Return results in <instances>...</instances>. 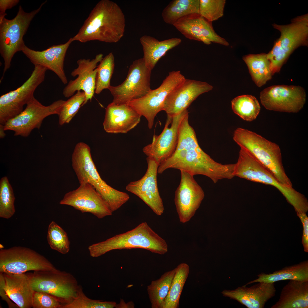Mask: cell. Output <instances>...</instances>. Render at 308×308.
<instances>
[{
  "label": "cell",
  "instance_id": "cell-1",
  "mask_svg": "<svg viewBox=\"0 0 308 308\" xmlns=\"http://www.w3.org/2000/svg\"><path fill=\"white\" fill-rule=\"evenodd\" d=\"M234 164H223L215 161L200 147L195 131L189 122V114L180 125L177 144L171 155L159 165L158 173L169 168L183 170L194 176L207 177L216 183L231 179Z\"/></svg>",
  "mask_w": 308,
  "mask_h": 308
},
{
  "label": "cell",
  "instance_id": "cell-2",
  "mask_svg": "<svg viewBox=\"0 0 308 308\" xmlns=\"http://www.w3.org/2000/svg\"><path fill=\"white\" fill-rule=\"evenodd\" d=\"M125 25V17L119 6L112 1L101 0L72 40L82 43L92 40L116 43L123 36Z\"/></svg>",
  "mask_w": 308,
  "mask_h": 308
},
{
  "label": "cell",
  "instance_id": "cell-3",
  "mask_svg": "<svg viewBox=\"0 0 308 308\" xmlns=\"http://www.w3.org/2000/svg\"><path fill=\"white\" fill-rule=\"evenodd\" d=\"M137 248L160 255L165 254L168 251L166 241L146 222L125 233L92 244L88 249L90 256L96 258L114 250Z\"/></svg>",
  "mask_w": 308,
  "mask_h": 308
},
{
  "label": "cell",
  "instance_id": "cell-4",
  "mask_svg": "<svg viewBox=\"0 0 308 308\" xmlns=\"http://www.w3.org/2000/svg\"><path fill=\"white\" fill-rule=\"evenodd\" d=\"M72 165L80 184L92 185L106 201L112 212L116 211L129 199L125 192L115 189L100 177L92 158L90 146L83 142L76 145L72 158Z\"/></svg>",
  "mask_w": 308,
  "mask_h": 308
},
{
  "label": "cell",
  "instance_id": "cell-5",
  "mask_svg": "<svg viewBox=\"0 0 308 308\" xmlns=\"http://www.w3.org/2000/svg\"><path fill=\"white\" fill-rule=\"evenodd\" d=\"M233 175L234 177L274 187L293 206L297 212H305L308 209L307 200L304 195L292 187L279 182L271 172L244 148L240 147L237 161L235 164Z\"/></svg>",
  "mask_w": 308,
  "mask_h": 308
},
{
  "label": "cell",
  "instance_id": "cell-6",
  "mask_svg": "<svg viewBox=\"0 0 308 308\" xmlns=\"http://www.w3.org/2000/svg\"><path fill=\"white\" fill-rule=\"evenodd\" d=\"M234 141L240 147L251 153L273 175L280 183L292 187L283 166L281 150L276 143L251 131L238 128L235 131Z\"/></svg>",
  "mask_w": 308,
  "mask_h": 308
},
{
  "label": "cell",
  "instance_id": "cell-7",
  "mask_svg": "<svg viewBox=\"0 0 308 308\" xmlns=\"http://www.w3.org/2000/svg\"><path fill=\"white\" fill-rule=\"evenodd\" d=\"M273 26L281 33L280 37L267 54L273 75L280 71L295 50L300 46L307 45L308 14L295 18L290 24L279 25L274 24Z\"/></svg>",
  "mask_w": 308,
  "mask_h": 308
},
{
  "label": "cell",
  "instance_id": "cell-8",
  "mask_svg": "<svg viewBox=\"0 0 308 308\" xmlns=\"http://www.w3.org/2000/svg\"><path fill=\"white\" fill-rule=\"evenodd\" d=\"M46 1L30 13L25 12L20 5L13 19L4 18L0 22V53L4 61L3 76L10 68L12 59L17 52L22 51L25 44L23 38L31 21Z\"/></svg>",
  "mask_w": 308,
  "mask_h": 308
},
{
  "label": "cell",
  "instance_id": "cell-9",
  "mask_svg": "<svg viewBox=\"0 0 308 308\" xmlns=\"http://www.w3.org/2000/svg\"><path fill=\"white\" fill-rule=\"evenodd\" d=\"M27 273L34 291L56 297L63 303L62 308L76 297L81 287L73 275L64 271H37Z\"/></svg>",
  "mask_w": 308,
  "mask_h": 308
},
{
  "label": "cell",
  "instance_id": "cell-10",
  "mask_svg": "<svg viewBox=\"0 0 308 308\" xmlns=\"http://www.w3.org/2000/svg\"><path fill=\"white\" fill-rule=\"evenodd\" d=\"M47 70L42 66H35L31 75L21 86L0 96V124L4 125L23 110L24 105L34 96L36 89L44 80Z\"/></svg>",
  "mask_w": 308,
  "mask_h": 308
},
{
  "label": "cell",
  "instance_id": "cell-11",
  "mask_svg": "<svg viewBox=\"0 0 308 308\" xmlns=\"http://www.w3.org/2000/svg\"><path fill=\"white\" fill-rule=\"evenodd\" d=\"M57 270L44 256L29 248L14 246L0 250V273L20 274Z\"/></svg>",
  "mask_w": 308,
  "mask_h": 308
},
{
  "label": "cell",
  "instance_id": "cell-12",
  "mask_svg": "<svg viewBox=\"0 0 308 308\" xmlns=\"http://www.w3.org/2000/svg\"><path fill=\"white\" fill-rule=\"evenodd\" d=\"M151 71L146 66L143 58L134 61L125 80L117 86H110L109 88L113 97L112 102L117 104H126L147 94L151 90Z\"/></svg>",
  "mask_w": 308,
  "mask_h": 308
},
{
  "label": "cell",
  "instance_id": "cell-13",
  "mask_svg": "<svg viewBox=\"0 0 308 308\" xmlns=\"http://www.w3.org/2000/svg\"><path fill=\"white\" fill-rule=\"evenodd\" d=\"M185 79L179 70L171 72L158 88L151 90L143 97L127 104L146 118L148 127L151 129L157 114L163 111V104L168 95Z\"/></svg>",
  "mask_w": 308,
  "mask_h": 308
},
{
  "label": "cell",
  "instance_id": "cell-14",
  "mask_svg": "<svg viewBox=\"0 0 308 308\" xmlns=\"http://www.w3.org/2000/svg\"><path fill=\"white\" fill-rule=\"evenodd\" d=\"M65 102L59 100L45 106L34 96L20 114L4 125V129L13 131L15 136L27 137L34 129H40L45 118L52 115H58Z\"/></svg>",
  "mask_w": 308,
  "mask_h": 308
},
{
  "label": "cell",
  "instance_id": "cell-15",
  "mask_svg": "<svg viewBox=\"0 0 308 308\" xmlns=\"http://www.w3.org/2000/svg\"><path fill=\"white\" fill-rule=\"evenodd\" d=\"M260 98L267 110L275 111L296 113L303 108L306 102L304 89L296 86H272L262 90Z\"/></svg>",
  "mask_w": 308,
  "mask_h": 308
},
{
  "label": "cell",
  "instance_id": "cell-16",
  "mask_svg": "<svg viewBox=\"0 0 308 308\" xmlns=\"http://www.w3.org/2000/svg\"><path fill=\"white\" fill-rule=\"evenodd\" d=\"M60 204L72 206L82 213H91L99 219L113 213L101 195L88 183L80 184L77 188L65 194Z\"/></svg>",
  "mask_w": 308,
  "mask_h": 308
},
{
  "label": "cell",
  "instance_id": "cell-17",
  "mask_svg": "<svg viewBox=\"0 0 308 308\" xmlns=\"http://www.w3.org/2000/svg\"><path fill=\"white\" fill-rule=\"evenodd\" d=\"M187 109L171 117L167 115L164 128L159 135H154L152 142L144 147L143 152L153 159L159 165L169 157L175 151L177 143L181 123L187 114Z\"/></svg>",
  "mask_w": 308,
  "mask_h": 308
},
{
  "label": "cell",
  "instance_id": "cell-18",
  "mask_svg": "<svg viewBox=\"0 0 308 308\" xmlns=\"http://www.w3.org/2000/svg\"><path fill=\"white\" fill-rule=\"evenodd\" d=\"M180 171L181 179L175 192L174 201L180 221L185 223L194 215L204 194L193 176L185 171Z\"/></svg>",
  "mask_w": 308,
  "mask_h": 308
},
{
  "label": "cell",
  "instance_id": "cell-19",
  "mask_svg": "<svg viewBox=\"0 0 308 308\" xmlns=\"http://www.w3.org/2000/svg\"><path fill=\"white\" fill-rule=\"evenodd\" d=\"M147 168L139 180L129 183L126 187L127 191L141 199L157 215L163 213L164 207L159 193L157 181L159 164L153 158H147Z\"/></svg>",
  "mask_w": 308,
  "mask_h": 308
},
{
  "label": "cell",
  "instance_id": "cell-20",
  "mask_svg": "<svg viewBox=\"0 0 308 308\" xmlns=\"http://www.w3.org/2000/svg\"><path fill=\"white\" fill-rule=\"evenodd\" d=\"M212 88L206 82L186 78L168 95L163 111L171 117L178 115L187 109L199 95Z\"/></svg>",
  "mask_w": 308,
  "mask_h": 308
},
{
  "label": "cell",
  "instance_id": "cell-21",
  "mask_svg": "<svg viewBox=\"0 0 308 308\" xmlns=\"http://www.w3.org/2000/svg\"><path fill=\"white\" fill-rule=\"evenodd\" d=\"M103 56V54L100 53L91 60L83 58L77 61L78 67L71 72V75L78 77L70 81L63 90L62 94L65 97L73 96L76 91L82 90L86 97L83 106L88 100H91L95 93L97 64L102 59Z\"/></svg>",
  "mask_w": 308,
  "mask_h": 308
},
{
  "label": "cell",
  "instance_id": "cell-22",
  "mask_svg": "<svg viewBox=\"0 0 308 308\" xmlns=\"http://www.w3.org/2000/svg\"><path fill=\"white\" fill-rule=\"evenodd\" d=\"M173 25L189 39L202 42L206 45L213 42L225 46L229 45L226 39L215 32L212 22L199 14H193L185 16Z\"/></svg>",
  "mask_w": 308,
  "mask_h": 308
},
{
  "label": "cell",
  "instance_id": "cell-23",
  "mask_svg": "<svg viewBox=\"0 0 308 308\" xmlns=\"http://www.w3.org/2000/svg\"><path fill=\"white\" fill-rule=\"evenodd\" d=\"M73 42L72 38L65 43L52 46L42 51L30 48L25 44L22 51L35 66H42L54 72L64 84L67 80L64 70V61L67 51Z\"/></svg>",
  "mask_w": 308,
  "mask_h": 308
},
{
  "label": "cell",
  "instance_id": "cell-24",
  "mask_svg": "<svg viewBox=\"0 0 308 308\" xmlns=\"http://www.w3.org/2000/svg\"><path fill=\"white\" fill-rule=\"evenodd\" d=\"M141 116L127 104L112 102L106 109L104 128L109 133H126L137 125Z\"/></svg>",
  "mask_w": 308,
  "mask_h": 308
},
{
  "label": "cell",
  "instance_id": "cell-25",
  "mask_svg": "<svg viewBox=\"0 0 308 308\" xmlns=\"http://www.w3.org/2000/svg\"><path fill=\"white\" fill-rule=\"evenodd\" d=\"M258 283L250 287L244 285L233 290H225L222 294L248 308H264L267 302L275 295L276 289L274 283Z\"/></svg>",
  "mask_w": 308,
  "mask_h": 308
},
{
  "label": "cell",
  "instance_id": "cell-26",
  "mask_svg": "<svg viewBox=\"0 0 308 308\" xmlns=\"http://www.w3.org/2000/svg\"><path fill=\"white\" fill-rule=\"evenodd\" d=\"M0 281L9 298L19 308L32 307L34 291L27 273H0Z\"/></svg>",
  "mask_w": 308,
  "mask_h": 308
},
{
  "label": "cell",
  "instance_id": "cell-27",
  "mask_svg": "<svg viewBox=\"0 0 308 308\" xmlns=\"http://www.w3.org/2000/svg\"><path fill=\"white\" fill-rule=\"evenodd\" d=\"M271 308H308V281L290 280Z\"/></svg>",
  "mask_w": 308,
  "mask_h": 308
},
{
  "label": "cell",
  "instance_id": "cell-28",
  "mask_svg": "<svg viewBox=\"0 0 308 308\" xmlns=\"http://www.w3.org/2000/svg\"><path fill=\"white\" fill-rule=\"evenodd\" d=\"M140 41L143 48V58L145 64L152 70L159 59L168 51L179 45L182 40L179 38H172L159 41L151 36L144 35L140 38Z\"/></svg>",
  "mask_w": 308,
  "mask_h": 308
},
{
  "label": "cell",
  "instance_id": "cell-29",
  "mask_svg": "<svg viewBox=\"0 0 308 308\" xmlns=\"http://www.w3.org/2000/svg\"><path fill=\"white\" fill-rule=\"evenodd\" d=\"M257 276V278L249 282L245 285L260 282L275 283L286 280L308 281V260L285 266L272 273H261Z\"/></svg>",
  "mask_w": 308,
  "mask_h": 308
},
{
  "label": "cell",
  "instance_id": "cell-30",
  "mask_svg": "<svg viewBox=\"0 0 308 308\" xmlns=\"http://www.w3.org/2000/svg\"><path fill=\"white\" fill-rule=\"evenodd\" d=\"M243 59L257 86L260 87L271 79L273 74L267 54H250L243 56Z\"/></svg>",
  "mask_w": 308,
  "mask_h": 308
},
{
  "label": "cell",
  "instance_id": "cell-31",
  "mask_svg": "<svg viewBox=\"0 0 308 308\" xmlns=\"http://www.w3.org/2000/svg\"><path fill=\"white\" fill-rule=\"evenodd\" d=\"M200 0H173L163 10L162 16L166 23L173 25L189 15L199 14Z\"/></svg>",
  "mask_w": 308,
  "mask_h": 308
},
{
  "label": "cell",
  "instance_id": "cell-32",
  "mask_svg": "<svg viewBox=\"0 0 308 308\" xmlns=\"http://www.w3.org/2000/svg\"><path fill=\"white\" fill-rule=\"evenodd\" d=\"M176 268L165 272L158 279L152 281L147 290L152 308H162L176 271Z\"/></svg>",
  "mask_w": 308,
  "mask_h": 308
},
{
  "label": "cell",
  "instance_id": "cell-33",
  "mask_svg": "<svg viewBox=\"0 0 308 308\" xmlns=\"http://www.w3.org/2000/svg\"><path fill=\"white\" fill-rule=\"evenodd\" d=\"M176 271L162 308H178L183 287L188 276L190 267L187 264H180Z\"/></svg>",
  "mask_w": 308,
  "mask_h": 308
},
{
  "label": "cell",
  "instance_id": "cell-34",
  "mask_svg": "<svg viewBox=\"0 0 308 308\" xmlns=\"http://www.w3.org/2000/svg\"><path fill=\"white\" fill-rule=\"evenodd\" d=\"M234 112L243 120L248 121L255 119L259 114L260 107L257 99L249 95L240 96L231 101Z\"/></svg>",
  "mask_w": 308,
  "mask_h": 308
},
{
  "label": "cell",
  "instance_id": "cell-35",
  "mask_svg": "<svg viewBox=\"0 0 308 308\" xmlns=\"http://www.w3.org/2000/svg\"><path fill=\"white\" fill-rule=\"evenodd\" d=\"M114 57L112 52L105 56L97 67L95 93L98 94L105 89H108L114 72Z\"/></svg>",
  "mask_w": 308,
  "mask_h": 308
},
{
  "label": "cell",
  "instance_id": "cell-36",
  "mask_svg": "<svg viewBox=\"0 0 308 308\" xmlns=\"http://www.w3.org/2000/svg\"><path fill=\"white\" fill-rule=\"evenodd\" d=\"M47 239L52 249L63 254L69 251L70 243L67 233L54 221L48 226Z\"/></svg>",
  "mask_w": 308,
  "mask_h": 308
},
{
  "label": "cell",
  "instance_id": "cell-37",
  "mask_svg": "<svg viewBox=\"0 0 308 308\" xmlns=\"http://www.w3.org/2000/svg\"><path fill=\"white\" fill-rule=\"evenodd\" d=\"M15 198L12 187L6 176L0 181V217L9 219L15 212Z\"/></svg>",
  "mask_w": 308,
  "mask_h": 308
},
{
  "label": "cell",
  "instance_id": "cell-38",
  "mask_svg": "<svg viewBox=\"0 0 308 308\" xmlns=\"http://www.w3.org/2000/svg\"><path fill=\"white\" fill-rule=\"evenodd\" d=\"M84 91H78L66 101L61 106L57 115L58 122L60 125L69 123L77 113L80 108L83 106L86 100Z\"/></svg>",
  "mask_w": 308,
  "mask_h": 308
},
{
  "label": "cell",
  "instance_id": "cell-39",
  "mask_svg": "<svg viewBox=\"0 0 308 308\" xmlns=\"http://www.w3.org/2000/svg\"><path fill=\"white\" fill-rule=\"evenodd\" d=\"M117 305L116 303L114 301L89 298L85 295L81 287L76 297L63 308H114L116 307Z\"/></svg>",
  "mask_w": 308,
  "mask_h": 308
},
{
  "label": "cell",
  "instance_id": "cell-40",
  "mask_svg": "<svg viewBox=\"0 0 308 308\" xmlns=\"http://www.w3.org/2000/svg\"><path fill=\"white\" fill-rule=\"evenodd\" d=\"M225 0H200L199 14L211 22L224 15Z\"/></svg>",
  "mask_w": 308,
  "mask_h": 308
},
{
  "label": "cell",
  "instance_id": "cell-41",
  "mask_svg": "<svg viewBox=\"0 0 308 308\" xmlns=\"http://www.w3.org/2000/svg\"><path fill=\"white\" fill-rule=\"evenodd\" d=\"M32 304L33 308H62L63 306L56 297L47 293L34 291Z\"/></svg>",
  "mask_w": 308,
  "mask_h": 308
},
{
  "label": "cell",
  "instance_id": "cell-42",
  "mask_svg": "<svg viewBox=\"0 0 308 308\" xmlns=\"http://www.w3.org/2000/svg\"><path fill=\"white\" fill-rule=\"evenodd\" d=\"M297 214L301 221L303 227L302 243L303 246L304 250L305 252H308V218L306 213H297Z\"/></svg>",
  "mask_w": 308,
  "mask_h": 308
},
{
  "label": "cell",
  "instance_id": "cell-43",
  "mask_svg": "<svg viewBox=\"0 0 308 308\" xmlns=\"http://www.w3.org/2000/svg\"><path fill=\"white\" fill-rule=\"evenodd\" d=\"M19 0H0V22L7 15L5 12L6 10L12 8L19 2Z\"/></svg>",
  "mask_w": 308,
  "mask_h": 308
},
{
  "label": "cell",
  "instance_id": "cell-44",
  "mask_svg": "<svg viewBox=\"0 0 308 308\" xmlns=\"http://www.w3.org/2000/svg\"><path fill=\"white\" fill-rule=\"evenodd\" d=\"M0 295L2 299L7 303L9 308H17L18 307L14 303L12 302L5 291L2 282L0 281Z\"/></svg>",
  "mask_w": 308,
  "mask_h": 308
},
{
  "label": "cell",
  "instance_id": "cell-45",
  "mask_svg": "<svg viewBox=\"0 0 308 308\" xmlns=\"http://www.w3.org/2000/svg\"><path fill=\"white\" fill-rule=\"evenodd\" d=\"M0 137L1 138H3L5 136V134L4 133L5 131L4 129V125H0Z\"/></svg>",
  "mask_w": 308,
  "mask_h": 308
}]
</instances>
